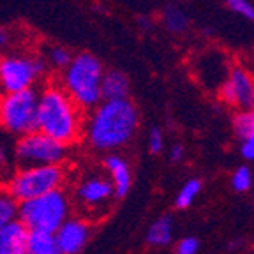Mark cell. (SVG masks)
I'll use <instances>...</instances> for the list:
<instances>
[{
  "instance_id": "obj_13",
  "label": "cell",
  "mask_w": 254,
  "mask_h": 254,
  "mask_svg": "<svg viewBox=\"0 0 254 254\" xmlns=\"http://www.w3.org/2000/svg\"><path fill=\"white\" fill-rule=\"evenodd\" d=\"M129 92V79L124 72L110 71L101 78V97L106 101L126 99Z\"/></svg>"
},
{
  "instance_id": "obj_24",
  "label": "cell",
  "mask_w": 254,
  "mask_h": 254,
  "mask_svg": "<svg viewBox=\"0 0 254 254\" xmlns=\"http://www.w3.org/2000/svg\"><path fill=\"white\" fill-rule=\"evenodd\" d=\"M196 251H198V240L196 238H186L180 242L177 254H196Z\"/></svg>"
},
{
  "instance_id": "obj_16",
  "label": "cell",
  "mask_w": 254,
  "mask_h": 254,
  "mask_svg": "<svg viewBox=\"0 0 254 254\" xmlns=\"http://www.w3.org/2000/svg\"><path fill=\"white\" fill-rule=\"evenodd\" d=\"M171 240V219L168 215L161 217L159 221H155L152 224V228L148 230L147 242L152 246H166Z\"/></svg>"
},
{
  "instance_id": "obj_4",
  "label": "cell",
  "mask_w": 254,
  "mask_h": 254,
  "mask_svg": "<svg viewBox=\"0 0 254 254\" xmlns=\"http://www.w3.org/2000/svg\"><path fill=\"white\" fill-rule=\"evenodd\" d=\"M101 78L103 65L92 53L83 52L72 59L64 76V90L79 106H94L101 99Z\"/></svg>"
},
{
  "instance_id": "obj_9",
  "label": "cell",
  "mask_w": 254,
  "mask_h": 254,
  "mask_svg": "<svg viewBox=\"0 0 254 254\" xmlns=\"http://www.w3.org/2000/svg\"><path fill=\"white\" fill-rule=\"evenodd\" d=\"M88 224L81 219H65L55 231V240L62 254H78L88 238Z\"/></svg>"
},
{
  "instance_id": "obj_3",
  "label": "cell",
  "mask_w": 254,
  "mask_h": 254,
  "mask_svg": "<svg viewBox=\"0 0 254 254\" xmlns=\"http://www.w3.org/2000/svg\"><path fill=\"white\" fill-rule=\"evenodd\" d=\"M69 215V199L65 192L53 189L46 194L27 199L18 205V217L28 231L55 233Z\"/></svg>"
},
{
  "instance_id": "obj_14",
  "label": "cell",
  "mask_w": 254,
  "mask_h": 254,
  "mask_svg": "<svg viewBox=\"0 0 254 254\" xmlns=\"http://www.w3.org/2000/svg\"><path fill=\"white\" fill-rule=\"evenodd\" d=\"M104 164H106L111 177H113L115 196L117 198H124L127 194V190H129V186H131V173H129L127 164L120 157H117V155H108Z\"/></svg>"
},
{
  "instance_id": "obj_12",
  "label": "cell",
  "mask_w": 254,
  "mask_h": 254,
  "mask_svg": "<svg viewBox=\"0 0 254 254\" xmlns=\"http://www.w3.org/2000/svg\"><path fill=\"white\" fill-rule=\"evenodd\" d=\"M233 85L235 95H237V104L244 110H253L254 108V79L246 69H233L230 78Z\"/></svg>"
},
{
  "instance_id": "obj_15",
  "label": "cell",
  "mask_w": 254,
  "mask_h": 254,
  "mask_svg": "<svg viewBox=\"0 0 254 254\" xmlns=\"http://www.w3.org/2000/svg\"><path fill=\"white\" fill-rule=\"evenodd\" d=\"M27 254H62L55 235L46 231H28Z\"/></svg>"
},
{
  "instance_id": "obj_2",
  "label": "cell",
  "mask_w": 254,
  "mask_h": 254,
  "mask_svg": "<svg viewBox=\"0 0 254 254\" xmlns=\"http://www.w3.org/2000/svg\"><path fill=\"white\" fill-rule=\"evenodd\" d=\"M39 131L59 141L72 143L79 132V117L72 97L60 87H50L37 101Z\"/></svg>"
},
{
  "instance_id": "obj_21",
  "label": "cell",
  "mask_w": 254,
  "mask_h": 254,
  "mask_svg": "<svg viewBox=\"0 0 254 254\" xmlns=\"http://www.w3.org/2000/svg\"><path fill=\"white\" fill-rule=\"evenodd\" d=\"M48 59H50V62H52L53 65H57V67H65V65H69V62L72 60L71 53L62 46L52 48L50 53H48Z\"/></svg>"
},
{
  "instance_id": "obj_17",
  "label": "cell",
  "mask_w": 254,
  "mask_h": 254,
  "mask_svg": "<svg viewBox=\"0 0 254 254\" xmlns=\"http://www.w3.org/2000/svg\"><path fill=\"white\" fill-rule=\"evenodd\" d=\"M18 215V201L9 194L7 190L0 192V228L5 226L7 222L14 221Z\"/></svg>"
},
{
  "instance_id": "obj_5",
  "label": "cell",
  "mask_w": 254,
  "mask_h": 254,
  "mask_svg": "<svg viewBox=\"0 0 254 254\" xmlns=\"http://www.w3.org/2000/svg\"><path fill=\"white\" fill-rule=\"evenodd\" d=\"M64 182V170L60 164L21 168L7 184V192L18 203L46 194L50 190L59 189Z\"/></svg>"
},
{
  "instance_id": "obj_1",
  "label": "cell",
  "mask_w": 254,
  "mask_h": 254,
  "mask_svg": "<svg viewBox=\"0 0 254 254\" xmlns=\"http://www.w3.org/2000/svg\"><path fill=\"white\" fill-rule=\"evenodd\" d=\"M138 126L136 106L127 99H111L97 108L88 126L95 148H117L131 139Z\"/></svg>"
},
{
  "instance_id": "obj_23",
  "label": "cell",
  "mask_w": 254,
  "mask_h": 254,
  "mask_svg": "<svg viewBox=\"0 0 254 254\" xmlns=\"http://www.w3.org/2000/svg\"><path fill=\"white\" fill-rule=\"evenodd\" d=\"M228 5H230L233 11L240 12V14H244L246 18H249V20H254V9L247 0H228Z\"/></svg>"
},
{
  "instance_id": "obj_25",
  "label": "cell",
  "mask_w": 254,
  "mask_h": 254,
  "mask_svg": "<svg viewBox=\"0 0 254 254\" xmlns=\"http://www.w3.org/2000/svg\"><path fill=\"white\" fill-rule=\"evenodd\" d=\"M221 97L226 103H230V104H237V95H235V90H233V85H231V81L228 79L226 83L222 85V88H221Z\"/></svg>"
},
{
  "instance_id": "obj_18",
  "label": "cell",
  "mask_w": 254,
  "mask_h": 254,
  "mask_svg": "<svg viewBox=\"0 0 254 254\" xmlns=\"http://www.w3.org/2000/svg\"><path fill=\"white\" fill-rule=\"evenodd\" d=\"M235 131L240 138L246 139L247 136L254 134V110H247L246 113L235 119Z\"/></svg>"
},
{
  "instance_id": "obj_22",
  "label": "cell",
  "mask_w": 254,
  "mask_h": 254,
  "mask_svg": "<svg viewBox=\"0 0 254 254\" xmlns=\"http://www.w3.org/2000/svg\"><path fill=\"white\" fill-rule=\"evenodd\" d=\"M251 186V173L247 168H240L233 177V187L237 190H247Z\"/></svg>"
},
{
  "instance_id": "obj_27",
  "label": "cell",
  "mask_w": 254,
  "mask_h": 254,
  "mask_svg": "<svg viewBox=\"0 0 254 254\" xmlns=\"http://www.w3.org/2000/svg\"><path fill=\"white\" fill-rule=\"evenodd\" d=\"M242 154L246 155L247 159H254V134L246 138V145L242 147Z\"/></svg>"
},
{
  "instance_id": "obj_20",
  "label": "cell",
  "mask_w": 254,
  "mask_h": 254,
  "mask_svg": "<svg viewBox=\"0 0 254 254\" xmlns=\"http://www.w3.org/2000/svg\"><path fill=\"white\" fill-rule=\"evenodd\" d=\"M166 25L171 32H182L187 27V18L182 11L175 7L166 9Z\"/></svg>"
},
{
  "instance_id": "obj_7",
  "label": "cell",
  "mask_w": 254,
  "mask_h": 254,
  "mask_svg": "<svg viewBox=\"0 0 254 254\" xmlns=\"http://www.w3.org/2000/svg\"><path fill=\"white\" fill-rule=\"evenodd\" d=\"M65 143L37 129L23 134L20 141L16 143V161L20 168L60 164L65 159Z\"/></svg>"
},
{
  "instance_id": "obj_29",
  "label": "cell",
  "mask_w": 254,
  "mask_h": 254,
  "mask_svg": "<svg viewBox=\"0 0 254 254\" xmlns=\"http://www.w3.org/2000/svg\"><path fill=\"white\" fill-rule=\"evenodd\" d=\"M9 30H5V28H0V48H4L9 44Z\"/></svg>"
},
{
  "instance_id": "obj_30",
  "label": "cell",
  "mask_w": 254,
  "mask_h": 254,
  "mask_svg": "<svg viewBox=\"0 0 254 254\" xmlns=\"http://www.w3.org/2000/svg\"><path fill=\"white\" fill-rule=\"evenodd\" d=\"M0 60H2V59H0Z\"/></svg>"
},
{
  "instance_id": "obj_8",
  "label": "cell",
  "mask_w": 254,
  "mask_h": 254,
  "mask_svg": "<svg viewBox=\"0 0 254 254\" xmlns=\"http://www.w3.org/2000/svg\"><path fill=\"white\" fill-rule=\"evenodd\" d=\"M46 64L43 59L32 57H7L0 60V88L5 92H18L30 87L36 76L43 74Z\"/></svg>"
},
{
  "instance_id": "obj_10",
  "label": "cell",
  "mask_w": 254,
  "mask_h": 254,
  "mask_svg": "<svg viewBox=\"0 0 254 254\" xmlns=\"http://www.w3.org/2000/svg\"><path fill=\"white\" fill-rule=\"evenodd\" d=\"M28 228L21 221H11L0 228V254H27Z\"/></svg>"
},
{
  "instance_id": "obj_11",
  "label": "cell",
  "mask_w": 254,
  "mask_h": 254,
  "mask_svg": "<svg viewBox=\"0 0 254 254\" xmlns=\"http://www.w3.org/2000/svg\"><path fill=\"white\" fill-rule=\"evenodd\" d=\"M113 184L104 179H88L78 187L79 201L87 206H95L104 203L111 194H113Z\"/></svg>"
},
{
  "instance_id": "obj_6",
  "label": "cell",
  "mask_w": 254,
  "mask_h": 254,
  "mask_svg": "<svg viewBox=\"0 0 254 254\" xmlns=\"http://www.w3.org/2000/svg\"><path fill=\"white\" fill-rule=\"evenodd\" d=\"M37 97L30 87L18 92H9L0 101V126L16 134L37 131Z\"/></svg>"
},
{
  "instance_id": "obj_28",
  "label": "cell",
  "mask_w": 254,
  "mask_h": 254,
  "mask_svg": "<svg viewBox=\"0 0 254 254\" xmlns=\"http://www.w3.org/2000/svg\"><path fill=\"white\" fill-rule=\"evenodd\" d=\"M182 155H184L182 145H175V147L171 148V159H173V161H180V159H182Z\"/></svg>"
},
{
  "instance_id": "obj_19",
  "label": "cell",
  "mask_w": 254,
  "mask_h": 254,
  "mask_svg": "<svg viewBox=\"0 0 254 254\" xmlns=\"http://www.w3.org/2000/svg\"><path fill=\"white\" fill-rule=\"evenodd\" d=\"M201 189V182L199 180H190L186 184V187L182 189V192L177 198V206L179 208H187L190 205V201L194 199V196L198 194V190Z\"/></svg>"
},
{
  "instance_id": "obj_26",
  "label": "cell",
  "mask_w": 254,
  "mask_h": 254,
  "mask_svg": "<svg viewBox=\"0 0 254 254\" xmlns=\"http://www.w3.org/2000/svg\"><path fill=\"white\" fill-rule=\"evenodd\" d=\"M163 148V136L159 129H152L150 132V152L152 154H157Z\"/></svg>"
}]
</instances>
